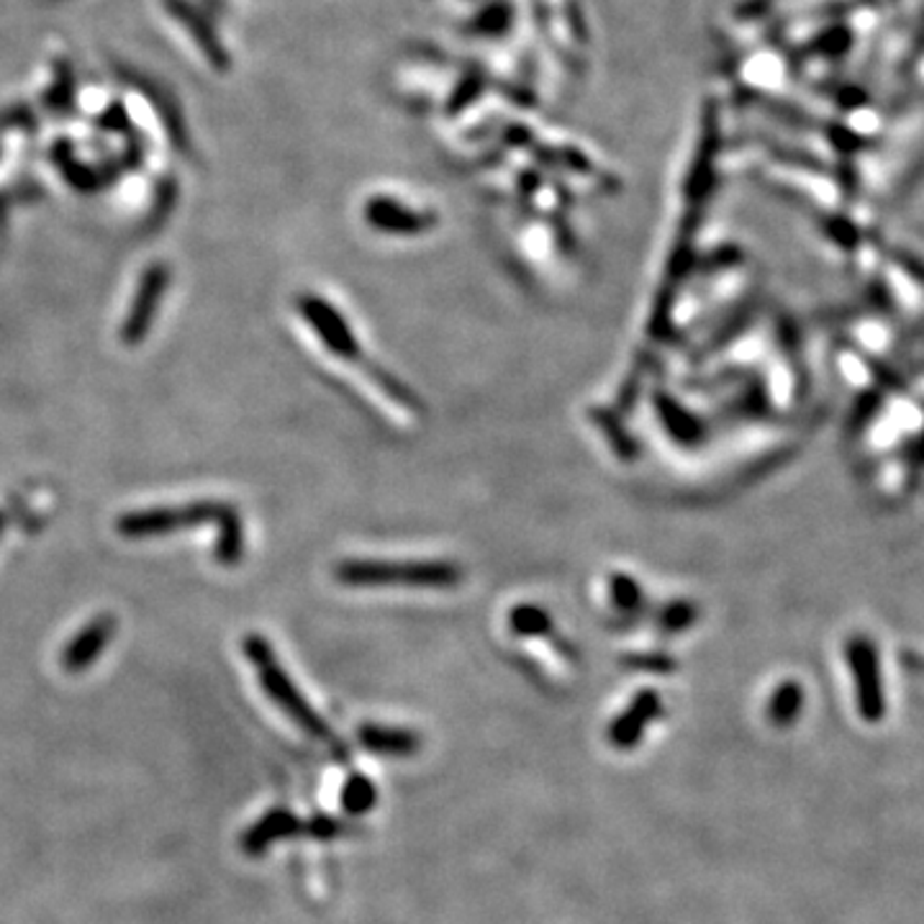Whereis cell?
<instances>
[{
    "mask_svg": "<svg viewBox=\"0 0 924 924\" xmlns=\"http://www.w3.org/2000/svg\"><path fill=\"white\" fill-rule=\"evenodd\" d=\"M334 576L349 588H455L465 572L447 560H345Z\"/></svg>",
    "mask_w": 924,
    "mask_h": 924,
    "instance_id": "6da1fadb",
    "label": "cell"
},
{
    "mask_svg": "<svg viewBox=\"0 0 924 924\" xmlns=\"http://www.w3.org/2000/svg\"><path fill=\"white\" fill-rule=\"evenodd\" d=\"M298 314H301L303 322L314 330L316 337L322 339L326 353H332L334 357H339V360H345V363H355V365H365V368H370L368 372H372V378L378 380V386L383 388V393L391 396V399L403 409H411V411L416 409V399L399 383V380L391 376H383V372H378V368H372V365L365 360L360 342H357L353 326L347 324V319L337 311V305L330 303L322 296L303 293L301 298H298Z\"/></svg>",
    "mask_w": 924,
    "mask_h": 924,
    "instance_id": "7a4b0ae2",
    "label": "cell"
},
{
    "mask_svg": "<svg viewBox=\"0 0 924 924\" xmlns=\"http://www.w3.org/2000/svg\"><path fill=\"white\" fill-rule=\"evenodd\" d=\"M244 655H247L252 666L257 670L259 686H263L267 697H270L275 704H278L282 712L288 714V720H293L298 727L309 735H314L322 743H334L332 730L326 727L322 716H319L314 709H311L309 701L303 699V693L296 689V683L290 681V676L282 670L278 655L267 643L265 637L259 635H247L244 637Z\"/></svg>",
    "mask_w": 924,
    "mask_h": 924,
    "instance_id": "3957f363",
    "label": "cell"
},
{
    "mask_svg": "<svg viewBox=\"0 0 924 924\" xmlns=\"http://www.w3.org/2000/svg\"><path fill=\"white\" fill-rule=\"evenodd\" d=\"M234 506L224 501H193L182 506H157L144 511H129L116 522V530L126 539L165 537V534L190 530L201 524H221Z\"/></svg>",
    "mask_w": 924,
    "mask_h": 924,
    "instance_id": "277c9868",
    "label": "cell"
},
{
    "mask_svg": "<svg viewBox=\"0 0 924 924\" xmlns=\"http://www.w3.org/2000/svg\"><path fill=\"white\" fill-rule=\"evenodd\" d=\"M172 270L170 265L165 263H152L147 270L142 272L140 288H136V296L132 301V311L121 324V342L129 347H136L140 342L147 339L152 330V322H155L159 303L167 296V288H170Z\"/></svg>",
    "mask_w": 924,
    "mask_h": 924,
    "instance_id": "5b68a950",
    "label": "cell"
},
{
    "mask_svg": "<svg viewBox=\"0 0 924 924\" xmlns=\"http://www.w3.org/2000/svg\"><path fill=\"white\" fill-rule=\"evenodd\" d=\"M847 663H850L853 681H855V697H858V709L866 722H881L886 714V699L881 689V670H878V655L876 647L868 639H853L847 645Z\"/></svg>",
    "mask_w": 924,
    "mask_h": 924,
    "instance_id": "8992f818",
    "label": "cell"
},
{
    "mask_svg": "<svg viewBox=\"0 0 924 924\" xmlns=\"http://www.w3.org/2000/svg\"><path fill=\"white\" fill-rule=\"evenodd\" d=\"M663 714V697L658 691H639L632 704L611 722L609 727V745L616 750H630L639 745L645 730Z\"/></svg>",
    "mask_w": 924,
    "mask_h": 924,
    "instance_id": "52a82bcc",
    "label": "cell"
},
{
    "mask_svg": "<svg viewBox=\"0 0 924 924\" xmlns=\"http://www.w3.org/2000/svg\"><path fill=\"white\" fill-rule=\"evenodd\" d=\"M116 635V620L113 614H98L93 622L86 624L63 650V666L67 673H80L88 670L105 653Z\"/></svg>",
    "mask_w": 924,
    "mask_h": 924,
    "instance_id": "ba28073f",
    "label": "cell"
},
{
    "mask_svg": "<svg viewBox=\"0 0 924 924\" xmlns=\"http://www.w3.org/2000/svg\"><path fill=\"white\" fill-rule=\"evenodd\" d=\"M368 221L378 232L386 234H419L430 229V216L416 211L401 209L399 203L391 201H376L368 205Z\"/></svg>",
    "mask_w": 924,
    "mask_h": 924,
    "instance_id": "9c48e42d",
    "label": "cell"
},
{
    "mask_svg": "<svg viewBox=\"0 0 924 924\" xmlns=\"http://www.w3.org/2000/svg\"><path fill=\"white\" fill-rule=\"evenodd\" d=\"M360 743L378 755H411L419 750V735L399 727H383V724H365L360 727Z\"/></svg>",
    "mask_w": 924,
    "mask_h": 924,
    "instance_id": "30bf717a",
    "label": "cell"
},
{
    "mask_svg": "<svg viewBox=\"0 0 924 924\" xmlns=\"http://www.w3.org/2000/svg\"><path fill=\"white\" fill-rule=\"evenodd\" d=\"M804 709V689L799 683L786 681L773 691L768 701V720L773 727H791Z\"/></svg>",
    "mask_w": 924,
    "mask_h": 924,
    "instance_id": "8fae6325",
    "label": "cell"
},
{
    "mask_svg": "<svg viewBox=\"0 0 924 924\" xmlns=\"http://www.w3.org/2000/svg\"><path fill=\"white\" fill-rule=\"evenodd\" d=\"M219 526V539L216 547H213V555H216L219 565H236L244 555V524L240 511H232L224 522Z\"/></svg>",
    "mask_w": 924,
    "mask_h": 924,
    "instance_id": "7c38bea8",
    "label": "cell"
},
{
    "mask_svg": "<svg viewBox=\"0 0 924 924\" xmlns=\"http://www.w3.org/2000/svg\"><path fill=\"white\" fill-rule=\"evenodd\" d=\"M509 630L519 637H542L553 632V620L537 603H519L509 611Z\"/></svg>",
    "mask_w": 924,
    "mask_h": 924,
    "instance_id": "4fadbf2b",
    "label": "cell"
},
{
    "mask_svg": "<svg viewBox=\"0 0 924 924\" xmlns=\"http://www.w3.org/2000/svg\"><path fill=\"white\" fill-rule=\"evenodd\" d=\"M609 595L614 601V606L620 611H635L643 606V588L635 578H630L627 572H614L609 578Z\"/></svg>",
    "mask_w": 924,
    "mask_h": 924,
    "instance_id": "5bb4252c",
    "label": "cell"
},
{
    "mask_svg": "<svg viewBox=\"0 0 924 924\" xmlns=\"http://www.w3.org/2000/svg\"><path fill=\"white\" fill-rule=\"evenodd\" d=\"M376 786L368 781L365 776H353L342 791V804H345L347 812L353 814H365L376 806Z\"/></svg>",
    "mask_w": 924,
    "mask_h": 924,
    "instance_id": "9a60e30c",
    "label": "cell"
},
{
    "mask_svg": "<svg viewBox=\"0 0 924 924\" xmlns=\"http://www.w3.org/2000/svg\"><path fill=\"white\" fill-rule=\"evenodd\" d=\"M293 830H296L293 816L286 812H275L270 816H265V820L252 830L249 847H265L270 839H275L278 835H290Z\"/></svg>",
    "mask_w": 924,
    "mask_h": 924,
    "instance_id": "2e32d148",
    "label": "cell"
},
{
    "mask_svg": "<svg viewBox=\"0 0 924 924\" xmlns=\"http://www.w3.org/2000/svg\"><path fill=\"white\" fill-rule=\"evenodd\" d=\"M697 622V609L689 601H673L663 609L660 627L666 632H683Z\"/></svg>",
    "mask_w": 924,
    "mask_h": 924,
    "instance_id": "e0dca14e",
    "label": "cell"
},
{
    "mask_svg": "<svg viewBox=\"0 0 924 924\" xmlns=\"http://www.w3.org/2000/svg\"><path fill=\"white\" fill-rule=\"evenodd\" d=\"M3 530H5V514L0 511V532H3Z\"/></svg>",
    "mask_w": 924,
    "mask_h": 924,
    "instance_id": "ac0fdd59",
    "label": "cell"
}]
</instances>
